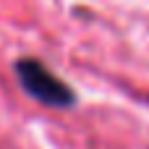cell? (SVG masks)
Wrapping results in <instances>:
<instances>
[{
    "instance_id": "cell-1",
    "label": "cell",
    "mask_w": 149,
    "mask_h": 149,
    "mask_svg": "<svg viewBox=\"0 0 149 149\" xmlns=\"http://www.w3.org/2000/svg\"><path fill=\"white\" fill-rule=\"evenodd\" d=\"M18 86L37 102L47 105V107H71L76 102L73 89L60 81L45 63H39L37 58H21L13 65Z\"/></svg>"
}]
</instances>
